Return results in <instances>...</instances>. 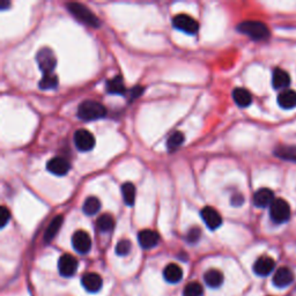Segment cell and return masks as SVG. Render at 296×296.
<instances>
[{
    "mask_svg": "<svg viewBox=\"0 0 296 296\" xmlns=\"http://www.w3.org/2000/svg\"><path fill=\"white\" fill-rule=\"evenodd\" d=\"M275 155L283 160H289L296 162V147H279L275 151Z\"/></svg>",
    "mask_w": 296,
    "mask_h": 296,
    "instance_id": "obj_30",
    "label": "cell"
},
{
    "mask_svg": "<svg viewBox=\"0 0 296 296\" xmlns=\"http://www.w3.org/2000/svg\"><path fill=\"white\" fill-rule=\"evenodd\" d=\"M275 266V262L269 256H262L259 257L253 265V272L261 277H266L272 271Z\"/></svg>",
    "mask_w": 296,
    "mask_h": 296,
    "instance_id": "obj_14",
    "label": "cell"
},
{
    "mask_svg": "<svg viewBox=\"0 0 296 296\" xmlns=\"http://www.w3.org/2000/svg\"><path fill=\"white\" fill-rule=\"evenodd\" d=\"M11 218V213L10 210H8L5 206H3L2 207V214H0V222H2V228H4L7 225L8 220H10Z\"/></svg>",
    "mask_w": 296,
    "mask_h": 296,
    "instance_id": "obj_33",
    "label": "cell"
},
{
    "mask_svg": "<svg viewBox=\"0 0 296 296\" xmlns=\"http://www.w3.org/2000/svg\"><path fill=\"white\" fill-rule=\"evenodd\" d=\"M204 294V288L199 282L191 281L184 287L183 296H202Z\"/></svg>",
    "mask_w": 296,
    "mask_h": 296,
    "instance_id": "obj_29",
    "label": "cell"
},
{
    "mask_svg": "<svg viewBox=\"0 0 296 296\" xmlns=\"http://www.w3.org/2000/svg\"><path fill=\"white\" fill-rule=\"evenodd\" d=\"M173 26L176 29L184 31L190 35L196 34L198 29H199V23H198L197 20L186 14H178L174 16Z\"/></svg>",
    "mask_w": 296,
    "mask_h": 296,
    "instance_id": "obj_6",
    "label": "cell"
},
{
    "mask_svg": "<svg viewBox=\"0 0 296 296\" xmlns=\"http://www.w3.org/2000/svg\"><path fill=\"white\" fill-rule=\"evenodd\" d=\"M107 92L109 94H117V95H124L126 92L125 88L124 80L120 75H117L115 78L108 80L107 82Z\"/></svg>",
    "mask_w": 296,
    "mask_h": 296,
    "instance_id": "obj_21",
    "label": "cell"
},
{
    "mask_svg": "<svg viewBox=\"0 0 296 296\" xmlns=\"http://www.w3.org/2000/svg\"><path fill=\"white\" fill-rule=\"evenodd\" d=\"M233 99L238 107H249L252 102V96L245 88H235L233 92Z\"/></svg>",
    "mask_w": 296,
    "mask_h": 296,
    "instance_id": "obj_20",
    "label": "cell"
},
{
    "mask_svg": "<svg viewBox=\"0 0 296 296\" xmlns=\"http://www.w3.org/2000/svg\"><path fill=\"white\" fill-rule=\"evenodd\" d=\"M131 242L128 240H121L116 245V253L119 256H126V255L131 251Z\"/></svg>",
    "mask_w": 296,
    "mask_h": 296,
    "instance_id": "obj_31",
    "label": "cell"
},
{
    "mask_svg": "<svg viewBox=\"0 0 296 296\" xmlns=\"http://www.w3.org/2000/svg\"><path fill=\"white\" fill-rule=\"evenodd\" d=\"M230 202H232V205L234 206H240L243 204V197L241 194H235L232 199H230Z\"/></svg>",
    "mask_w": 296,
    "mask_h": 296,
    "instance_id": "obj_35",
    "label": "cell"
},
{
    "mask_svg": "<svg viewBox=\"0 0 296 296\" xmlns=\"http://www.w3.org/2000/svg\"><path fill=\"white\" fill-rule=\"evenodd\" d=\"M184 135L182 132H174L172 136L169 137L168 143H167V147L169 152H174L180 147V146L184 143Z\"/></svg>",
    "mask_w": 296,
    "mask_h": 296,
    "instance_id": "obj_28",
    "label": "cell"
},
{
    "mask_svg": "<svg viewBox=\"0 0 296 296\" xmlns=\"http://www.w3.org/2000/svg\"><path fill=\"white\" fill-rule=\"evenodd\" d=\"M47 169L56 176H65L68 172H70L71 164L68 160L65 159V157L56 156L48 161Z\"/></svg>",
    "mask_w": 296,
    "mask_h": 296,
    "instance_id": "obj_10",
    "label": "cell"
},
{
    "mask_svg": "<svg viewBox=\"0 0 296 296\" xmlns=\"http://www.w3.org/2000/svg\"><path fill=\"white\" fill-rule=\"evenodd\" d=\"M201 219L207 226V228L210 230H216L222 225V218L220 213L218 212L216 208L210 207V206H206V207L200 210Z\"/></svg>",
    "mask_w": 296,
    "mask_h": 296,
    "instance_id": "obj_9",
    "label": "cell"
},
{
    "mask_svg": "<svg viewBox=\"0 0 296 296\" xmlns=\"http://www.w3.org/2000/svg\"><path fill=\"white\" fill-rule=\"evenodd\" d=\"M278 103L281 108L289 110L296 107V92L291 89H286L282 91L278 96Z\"/></svg>",
    "mask_w": 296,
    "mask_h": 296,
    "instance_id": "obj_18",
    "label": "cell"
},
{
    "mask_svg": "<svg viewBox=\"0 0 296 296\" xmlns=\"http://www.w3.org/2000/svg\"><path fill=\"white\" fill-rule=\"evenodd\" d=\"M58 270L63 277H72L78 270V261L72 255L65 253L59 258Z\"/></svg>",
    "mask_w": 296,
    "mask_h": 296,
    "instance_id": "obj_11",
    "label": "cell"
},
{
    "mask_svg": "<svg viewBox=\"0 0 296 296\" xmlns=\"http://www.w3.org/2000/svg\"><path fill=\"white\" fill-rule=\"evenodd\" d=\"M138 241H139L141 248L152 249L159 243L160 235L152 229H144L138 234Z\"/></svg>",
    "mask_w": 296,
    "mask_h": 296,
    "instance_id": "obj_12",
    "label": "cell"
},
{
    "mask_svg": "<svg viewBox=\"0 0 296 296\" xmlns=\"http://www.w3.org/2000/svg\"><path fill=\"white\" fill-rule=\"evenodd\" d=\"M294 281V273L288 267H280L273 275V283L279 288H285Z\"/></svg>",
    "mask_w": 296,
    "mask_h": 296,
    "instance_id": "obj_16",
    "label": "cell"
},
{
    "mask_svg": "<svg viewBox=\"0 0 296 296\" xmlns=\"http://www.w3.org/2000/svg\"><path fill=\"white\" fill-rule=\"evenodd\" d=\"M58 86V78L54 73L51 74H44L43 78L39 81V88L43 91H48V89H54Z\"/></svg>",
    "mask_w": 296,
    "mask_h": 296,
    "instance_id": "obj_27",
    "label": "cell"
},
{
    "mask_svg": "<svg viewBox=\"0 0 296 296\" xmlns=\"http://www.w3.org/2000/svg\"><path fill=\"white\" fill-rule=\"evenodd\" d=\"M237 30L255 40L266 39L270 36L269 28L261 21H244L238 24Z\"/></svg>",
    "mask_w": 296,
    "mask_h": 296,
    "instance_id": "obj_3",
    "label": "cell"
},
{
    "mask_svg": "<svg viewBox=\"0 0 296 296\" xmlns=\"http://www.w3.org/2000/svg\"><path fill=\"white\" fill-rule=\"evenodd\" d=\"M163 277L165 279V281H168L170 283L180 282L182 280V278H183V270L181 269V266L172 263V264H168L164 267Z\"/></svg>",
    "mask_w": 296,
    "mask_h": 296,
    "instance_id": "obj_17",
    "label": "cell"
},
{
    "mask_svg": "<svg viewBox=\"0 0 296 296\" xmlns=\"http://www.w3.org/2000/svg\"><path fill=\"white\" fill-rule=\"evenodd\" d=\"M73 140H74L75 147L81 152L91 151V149H93V147L95 146L94 136H93L89 131H87V130L83 129H80L78 131H75Z\"/></svg>",
    "mask_w": 296,
    "mask_h": 296,
    "instance_id": "obj_7",
    "label": "cell"
},
{
    "mask_svg": "<svg viewBox=\"0 0 296 296\" xmlns=\"http://www.w3.org/2000/svg\"><path fill=\"white\" fill-rule=\"evenodd\" d=\"M81 283H82L83 288L89 293H97L102 288L103 280L97 273L89 272L83 275L82 279H81Z\"/></svg>",
    "mask_w": 296,
    "mask_h": 296,
    "instance_id": "obj_13",
    "label": "cell"
},
{
    "mask_svg": "<svg viewBox=\"0 0 296 296\" xmlns=\"http://www.w3.org/2000/svg\"><path fill=\"white\" fill-rule=\"evenodd\" d=\"M143 92H144V88L143 87H141V86H136V87L132 88L131 95H132L133 99H136V97H139L141 94H143Z\"/></svg>",
    "mask_w": 296,
    "mask_h": 296,
    "instance_id": "obj_34",
    "label": "cell"
},
{
    "mask_svg": "<svg viewBox=\"0 0 296 296\" xmlns=\"http://www.w3.org/2000/svg\"><path fill=\"white\" fill-rule=\"evenodd\" d=\"M200 235H201V232L199 228H192L189 230L188 235H186V240H188L189 243H191V244H193V243H197L198 241H199L200 238Z\"/></svg>",
    "mask_w": 296,
    "mask_h": 296,
    "instance_id": "obj_32",
    "label": "cell"
},
{
    "mask_svg": "<svg viewBox=\"0 0 296 296\" xmlns=\"http://www.w3.org/2000/svg\"><path fill=\"white\" fill-rule=\"evenodd\" d=\"M62 225H63V217L62 216H57L56 218L52 219L50 225L48 226L46 233H44V241L49 243V242H51L52 240H54V237L56 236L57 233L59 232Z\"/></svg>",
    "mask_w": 296,
    "mask_h": 296,
    "instance_id": "obj_23",
    "label": "cell"
},
{
    "mask_svg": "<svg viewBox=\"0 0 296 296\" xmlns=\"http://www.w3.org/2000/svg\"><path fill=\"white\" fill-rule=\"evenodd\" d=\"M101 208V202L96 197H88L83 202L82 210L87 216H94Z\"/></svg>",
    "mask_w": 296,
    "mask_h": 296,
    "instance_id": "obj_24",
    "label": "cell"
},
{
    "mask_svg": "<svg viewBox=\"0 0 296 296\" xmlns=\"http://www.w3.org/2000/svg\"><path fill=\"white\" fill-rule=\"evenodd\" d=\"M36 60H37L39 70L42 71L44 74H51L54 72L57 59L54 54V51L49 48H43L37 52V56H36Z\"/></svg>",
    "mask_w": 296,
    "mask_h": 296,
    "instance_id": "obj_5",
    "label": "cell"
},
{
    "mask_svg": "<svg viewBox=\"0 0 296 296\" xmlns=\"http://www.w3.org/2000/svg\"><path fill=\"white\" fill-rule=\"evenodd\" d=\"M290 206L286 200L278 198L273 201V204L270 206V216L272 221L275 224H283L288 221L290 218Z\"/></svg>",
    "mask_w": 296,
    "mask_h": 296,
    "instance_id": "obj_4",
    "label": "cell"
},
{
    "mask_svg": "<svg viewBox=\"0 0 296 296\" xmlns=\"http://www.w3.org/2000/svg\"><path fill=\"white\" fill-rule=\"evenodd\" d=\"M97 228H99L101 232L108 233L115 226V220H113V217L110 214H102L99 219H97Z\"/></svg>",
    "mask_w": 296,
    "mask_h": 296,
    "instance_id": "obj_26",
    "label": "cell"
},
{
    "mask_svg": "<svg viewBox=\"0 0 296 296\" xmlns=\"http://www.w3.org/2000/svg\"><path fill=\"white\" fill-rule=\"evenodd\" d=\"M107 109L96 101H83L78 108V117L81 120H97L105 117Z\"/></svg>",
    "mask_w": 296,
    "mask_h": 296,
    "instance_id": "obj_1",
    "label": "cell"
},
{
    "mask_svg": "<svg viewBox=\"0 0 296 296\" xmlns=\"http://www.w3.org/2000/svg\"><path fill=\"white\" fill-rule=\"evenodd\" d=\"M6 6H10V3H7V2H5V0H3L2 5H0V8H2V10H6Z\"/></svg>",
    "mask_w": 296,
    "mask_h": 296,
    "instance_id": "obj_36",
    "label": "cell"
},
{
    "mask_svg": "<svg viewBox=\"0 0 296 296\" xmlns=\"http://www.w3.org/2000/svg\"><path fill=\"white\" fill-rule=\"evenodd\" d=\"M121 193H123L124 201L126 202V205L132 206L133 204H135V200H136L135 185H133L132 183H130V182L124 183L123 185H121Z\"/></svg>",
    "mask_w": 296,
    "mask_h": 296,
    "instance_id": "obj_25",
    "label": "cell"
},
{
    "mask_svg": "<svg viewBox=\"0 0 296 296\" xmlns=\"http://www.w3.org/2000/svg\"><path fill=\"white\" fill-rule=\"evenodd\" d=\"M274 193L272 190L270 189H259L258 191L255 192L253 194V204L257 207L264 208L267 206H271L274 201Z\"/></svg>",
    "mask_w": 296,
    "mask_h": 296,
    "instance_id": "obj_15",
    "label": "cell"
},
{
    "mask_svg": "<svg viewBox=\"0 0 296 296\" xmlns=\"http://www.w3.org/2000/svg\"><path fill=\"white\" fill-rule=\"evenodd\" d=\"M67 10L70 11V13L75 16L76 20H79L80 22L87 24L89 27L93 28H99L100 27V20L97 16L89 10L87 6L82 5L79 3H70L67 4Z\"/></svg>",
    "mask_w": 296,
    "mask_h": 296,
    "instance_id": "obj_2",
    "label": "cell"
},
{
    "mask_svg": "<svg viewBox=\"0 0 296 296\" xmlns=\"http://www.w3.org/2000/svg\"><path fill=\"white\" fill-rule=\"evenodd\" d=\"M72 245L76 252L87 253L92 248V238L84 230H78L72 236Z\"/></svg>",
    "mask_w": 296,
    "mask_h": 296,
    "instance_id": "obj_8",
    "label": "cell"
},
{
    "mask_svg": "<svg viewBox=\"0 0 296 296\" xmlns=\"http://www.w3.org/2000/svg\"><path fill=\"white\" fill-rule=\"evenodd\" d=\"M290 83V76L286 71L281 68H275L272 75V84L275 89H282L288 87Z\"/></svg>",
    "mask_w": 296,
    "mask_h": 296,
    "instance_id": "obj_19",
    "label": "cell"
},
{
    "mask_svg": "<svg viewBox=\"0 0 296 296\" xmlns=\"http://www.w3.org/2000/svg\"><path fill=\"white\" fill-rule=\"evenodd\" d=\"M204 280L206 285L209 286L210 288H218L224 282V274L219 270H208L204 274Z\"/></svg>",
    "mask_w": 296,
    "mask_h": 296,
    "instance_id": "obj_22",
    "label": "cell"
}]
</instances>
